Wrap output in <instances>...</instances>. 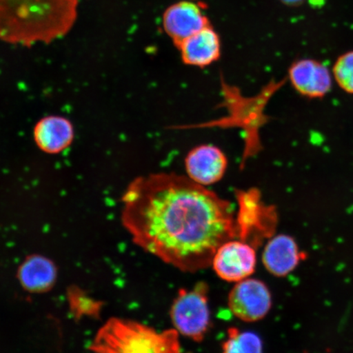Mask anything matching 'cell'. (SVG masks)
Here are the masks:
<instances>
[{"label": "cell", "mask_w": 353, "mask_h": 353, "mask_svg": "<svg viewBox=\"0 0 353 353\" xmlns=\"http://www.w3.org/2000/svg\"><path fill=\"white\" fill-rule=\"evenodd\" d=\"M121 221L137 245L185 272L211 266L219 247L237 238L231 203L173 173L132 181L122 196Z\"/></svg>", "instance_id": "cell-1"}, {"label": "cell", "mask_w": 353, "mask_h": 353, "mask_svg": "<svg viewBox=\"0 0 353 353\" xmlns=\"http://www.w3.org/2000/svg\"><path fill=\"white\" fill-rule=\"evenodd\" d=\"M79 0H0V41L30 47L65 37L76 23Z\"/></svg>", "instance_id": "cell-2"}, {"label": "cell", "mask_w": 353, "mask_h": 353, "mask_svg": "<svg viewBox=\"0 0 353 353\" xmlns=\"http://www.w3.org/2000/svg\"><path fill=\"white\" fill-rule=\"evenodd\" d=\"M94 353H182L175 329L158 331L140 322L110 319L90 346Z\"/></svg>", "instance_id": "cell-3"}, {"label": "cell", "mask_w": 353, "mask_h": 353, "mask_svg": "<svg viewBox=\"0 0 353 353\" xmlns=\"http://www.w3.org/2000/svg\"><path fill=\"white\" fill-rule=\"evenodd\" d=\"M208 285L200 282L192 290L181 289L170 309L174 329L193 341H204L210 325Z\"/></svg>", "instance_id": "cell-4"}, {"label": "cell", "mask_w": 353, "mask_h": 353, "mask_svg": "<svg viewBox=\"0 0 353 353\" xmlns=\"http://www.w3.org/2000/svg\"><path fill=\"white\" fill-rule=\"evenodd\" d=\"M236 220L237 237L257 248L264 239H270L274 234L277 214L274 208L263 204L257 192H241Z\"/></svg>", "instance_id": "cell-5"}, {"label": "cell", "mask_w": 353, "mask_h": 353, "mask_svg": "<svg viewBox=\"0 0 353 353\" xmlns=\"http://www.w3.org/2000/svg\"><path fill=\"white\" fill-rule=\"evenodd\" d=\"M228 307L234 316L243 321L262 320L272 307L270 290L257 279L247 278L236 282L228 295Z\"/></svg>", "instance_id": "cell-6"}, {"label": "cell", "mask_w": 353, "mask_h": 353, "mask_svg": "<svg viewBox=\"0 0 353 353\" xmlns=\"http://www.w3.org/2000/svg\"><path fill=\"white\" fill-rule=\"evenodd\" d=\"M256 263V248L245 241L233 239L219 247L211 266L221 279L236 283L253 274Z\"/></svg>", "instance_id": "cell-7"}, {"label": "cell", "mask_w": 353, "mask_h": 353, "mask_svg": "<svg viewBox=\"0 0 353 353\" xmlns=\"http://www.w3.org/2000/svg\"><path fill=\"white\" fill-rule=\"evenodd\" d=\"M228 165L226 154L210 144L198 145L191 150L185 159L188 178L206 188L223 178Z\"/></svg>", "instance_id": "cell-8"}, {"label": "cell", "mask_w": 353, "mask_h": 353, "mask_svg": "<svg viewBox=\"0 0 353 353\" xmlns=\"http://www.w3.org/2000/svg\"><path fill=\"white\" fill-rule=\"evenodd\" d=\"M163 28L176 46L209 26L202 8L188 0L168 8L163 15Z\"/></svg>", "instance_id": "cell-9"}, {"label": "cell", "mask_w": 353, "mask_h": 353, "mask_svg": "<svg viewBox=\"0 0 353 353\" xmlns=\"http://www.w3.org/2000/svg\"><path fill=\"white\" fill-rule=\"evenodd\" d=\"M289 79L294 90L308 99L324 98L332 86L328 68L313 59L295 61L289 69Z\"/></svg>", "instance_id": "cell-10"}, {"label": "cell", "mask_w": 353, "mask_h": 353, "mask_svg": "<svg viewBox=\"0 0 353 353\" xmlns=\"http://www.w3.org/2000/svg\"><path fill=\"white\" fill-rule=\"evenodd\" d=\"M33 137L38 148L48 154L65 151L72 144L74 129L72 121L61 116H48L34 127Z\"/></svg>", "instance_id": "cell-11"}, {"label": "cell", "mask_w": 353, "mask_h": 353, "mask_svg": "<svg viewBox=\"0 0 353 353\" xmlns=\"http://www.w3.org/2000/svg\"><path fill=\"white\" fill-rule=\"evenodd\" d=\"M305 257L299 250L296 241L282 234L269 239L263 250V263L271 274L284 277L292 272Z\"/></svg>", "instance_id": "cell-12"}, {"label": "cell", "mask_w": 353, "mask_h": 353, "mask_svg": "<svg viewBox=\"0 0 353 353\" xmlns=\"http://www.w3.org/2000/svg\"><path fill=\"white\" fill-rule=\"evenodd\" d=\"M185 64L205 68L219 59L221 43L219 34L207 26L178 46Z\"/></svg>", "instance_id": "cell-13"}, {"label": "cell", "mask_w": 353, "mask_h": 353, "mask_svg": "<svg viewBox=\"0 0 353 353\" xmlns=\"http://www.w3.org/2000/svg\"><path fill=\"white\" fill-rule=\"evenodd\" d=\"M17 276L26 290L34 294L44 293L54 287L57 270L50 259L43 255H30L21 264Z\"/></svg>", "instance_id": "cell-14"}, {"label": "cell", "mask_w": 353, "mask_h": 353, "mask_svg": "<svg viewBox=\"0 0 353 353\" xmlns=\"http://www.w3.org/2000/svg\"><path fill=\"white\" fill-rule=\"evenodd\" d=\"M222 348V353H263L262 339L258 334L236 327L228 329Z\"/></svg>", "instance_id": "cell-15"}, {"label": "cell", "mask_w": 353, "mask_h": 353, "mask_svg": "<svg viewBox=\"0 0 353 353\" xmlns=\"http://www.w3.org/2000/svg\"><path fill=\"white\" fill-rule=\"evenodd\" d=\"M68 299L70 311L78 319L83 316L97 317L103 307V303L90 298L78 287L68 290Z\"/></svg>", "instance_id": "cell-16"}, {"label": "cell", "mask_w": 353, "mask_h": 353, "mask_svg": "<svg viewBox=\"0 0 353 353\" xmlns=\"http://www.w3.org/2000/svg\"><path fill=\"white\" fill-rule=\"evenodd\" d=\"M333 74L338 85L353 94V51L345 52L335 61Z\"/></svg>", "instance_id": "cell-17"}, {"label": "cell", "mask_w": 353, "mask_h": 353, "mask_svg": "<svg viewBox=\"0 0 353 353\" xmlns=\"http://www.w3.org/2000/svg\"><path fill=\"white\" fill-rule=\"evenodd\" d=\"M282 2H284L286 4H290V6H295V4H299L304 1V0H281Z\"/></svg>", "instance_id": "cell-18"}]
</instances>
